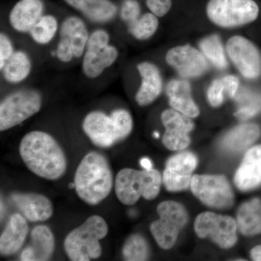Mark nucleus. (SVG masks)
Returning <instances> with one entry per match:
<instances>
[{
	"instance_id": "37",
	"label": "nucleus",
	"mask_w": 261,
	"mask_h": 261,
	"mask_svg": "<svg viewBox=\"0 0 261 261\" xmlns=\"http://www.w3.org/2000/svg\"><path fill=\"white\" fill-rule=\"evenodd\" d=\"M225 89H226V94L228 97L233 98L236 96L239 88V81L238 77L233 75H228L223 77Z\"/></svg>"
},
{
	"instance_id": "17",
	"label": "nucleus",
	"mask_w": 261,
	"mask_h": 261,
	"mask_svg": "<svg viewBox=\"0 0 261 261\" xmlns=\"http://www.w3.org/2000/svg\"><path fill=\"white\" fill-rule=\"evenodd\" d=\"M141 85L135 99L140 106H147L153 102L162 92L163 80L158 67L149 62H142L137 65Z\"/></svg>"
},
{
	"instance_id": "39",
	"label": "nucleus",
	"mask_w": 261,
	"mask_h": 261,
	"mask_svg": "<svg viewBox=\"0 0 261 261\" xmlns=\"http://www.w3.org/2000/svg\"><path fill=\"white\" fill-rule=\"evenodd\" d=\"M141 166L144 168V169H150L152 168V163L150 160L148 159H142L140 161Z\"/></svg>"
},
{
	"instance_id": "33",
	"label": "nucleus",
	"mask_w": 261,
	"mask_h": 261,
	"mask_svg": "<svg viewBox=\"0 0 261 261\" xmlns=\"http://www.w3.org/2000/svg\"><path fill=\"white\" fill-rule=\"evenodd\" d=\"M226 89L222 78L218 79L212 82L207 92V99L211 106L214 108L219 107L224 102Z\"/></svg>"
},
{
	"instance_id": "22",
	"label": "nucleus",
	"mask_w": 261,
	"mask_h": 261,
	"mask_svg": "<svg viewBox=\"0 0 261 261\" xmlns=\"http://www.w3.org/2000/svg\"><path fill=\"white\" fill-rule=\"evenodd\" d=\"M28 231V224L23 216L18 214H13L0 238L1 255L9 256L16 253L23 246Z\"/></svg>"
},
{
	"instance_id": "23",
	"label": "nucleus",
	"mask_w": 261,
	"mask_h": 261,
	"mask_svg": "<svg viewBox=\"0 0 261 261\" xmlns=\"http://www.w3.org/2000/svg\"><path fill=\"white\" fill-rule=\"evenodd\" d=\"M171 107L191 118L200 115V109L192 97L191 87L186 80L170 81L166 87Z\"/></svg>"
},
{
	"instance_id": "24",
	"label": "nucleus",
	"mask_w": 261,
	"mask_h": 261,
	"mask_svg": "<svg viewBox=\"0 0 261 261\" xmlns=\"http://www.w3.org/2000/svg\"><path fill=\"white\" fill-rule=\"evenodd\" d=\"M73 9L78 10L94 22L109 21L114 18L117 7L109 0H64Z\"/></svg>"
},
{
	"instance_id": "7",
	"label": "nucleus",
	"mask_w": 261,
	"mask_h": 261,
	"mask_svg": "<svg viewBox=\"0 0 261 261\" xmlns=\"http://www.w3.org/2000/svg\"><path fill=\"white\" fill-rule=\"evenodd\" d=\"M206 13L218 27L234 28L256 20L259 8L254 0H209Z\"/></svg>"
},
{
	"instance_id": "10",
	"label": "nucleus",
	"mask_w": 261,
	"mask_h": 261,
	"mask_svg": "<svg viewBox=\"0 0 261 261\" xmlns=\"http://www.w3.org/2000/svg\"><path fill=\"white\" fill-rule=\"evenodd\" d=\"M90 34L82 18L69 16L63 20L59 29L56 56L61 63H68L84 56Z\"/></svg>"
},
{
	"instance_id": "25",
	"label": "nucleus",
	"mask_w": 261,
	"mask_h": 261,
	"mask_svg": "<svg viewBox=\"0 0 261 261\" xmlns=\"http://www.w3.org/2000/svg\"><path fill=\"white\" fill-rule=\"evenodd\" d=\"M260 135L258 126L253 123H245L229 130L221 140V146L227 152H240L254 143Z\"/></svg>"
},
{
	"instance_id": "13",
	"label": "nucleus",
	"mask_w": 261,
	"mask_h": 261,
	"mask_svg": "<svg viewBox=\"0 0 261 261\" xmlns=\"http://www.w3.org/2000/svg\"><path fill=\"white\" fill-rule=\"evenodd\" d=\"M161 121L165 127L163 144L166 148L181 150L190 145V133L194 128L190 117L171 108L163 111Z\"/></svg>"
},
{
	"instance_id": "35",
	"label": "nucleus",
	"mask_w": 261,
	"mask_h": 261,
	"mask_svg": "<svg viewBox=\"0 0 261 261\" xmlns=\"http://www.w3.org/2000/svg\"><path fill=\"white\" fill-rule=\"evenodd\" d=\"M15 51L13 42L9 37L2 32L0 34V69L4 68L5 65L13 56Z\"/></svg>"
},
{
	"instance_id": "34",
	"label": "nucleus",
	"mask_w": 261,
	"mask_h": 261,
	"mask_svg": "<svg viewBox=\"0 0 261 261\" xmlns=\"http://www.w3.org/2000/svg\"><path fill=\"white\" fill-rule=\"evenodd\" d=\"M140 5L137 0H124L121 6V18L129 25L140 18Z\"/></svg>"
},
{
	"instance_id": "9",
	"label": "nucleus",
	"mask_w": 261,
	"mask_h": 261,
	"mask_svg": "<svg viewBox=\"0 0 261 261\" xmlns=\"http://www.w3.org/2000/svg\"><path fill=\"white\" fill-rule=\"evenodd\" d=\"M190 187L194 195L205 205L219 209L233 205V192L224 176L194 175Z\"/></svg>"
},
{
	"instance_id": "29",
	"label": "nucleus",
	"mask_w": 261,
	"mask_h": 261,
	"mask_svg": "<svg viewBox=\"0 0 261 261\" xmlns=\"http://www.w3.org/2000/svg\"><path fill=\"white\" fill-rule=\"evenodd\" d=\"M200 47L205 58L216 68L221 70L227 68V60L219 36L211 35L204 38L200 42Z\"/></svg>"
},
{
	"instance_id": "36",
	"label": "nucleus",
	"mask_w": 261,
	"mask_h": 261,
	"mask_svg": "<svg viewBox=\"0 0 261 261\" xmlns=\"http://www.w3.org/2000/svg\"><path fill=\"white\" fill-rule=\"evenodd\" d=\"M151 13L158 17L165 16L171 10L172 0H145Z\"/></svg>"
},
{
	"instance_id": "2",
	"label": "nucleus",
	"mask_w": 261,
	"mask_h": 261,
	"mask_svg": "<svg viewBox=\"0 0 261 261\" xmlns=\"http://www.w3.org/2000/svg\"><path fill=\"white\" fill-rule=\"evenodd\" d=\"M75 190L81 200L97 205L111 193L113 186L112 171L102 154L91 152L81 161L74 177Z\"/></svg>"
},
{
	"instance_id": "1",
	"label": "nucleus",
	"mask_w": 261,
	"mask_h": 261,
	"mask_svg": "<svg viewBox=\"0 0 261 261\" xmlns=\"http://www.w3.org/2000/svg\"><path fill=\"white\" fill-rule=\"evenodd\" d=\"M19 151L27 167L39 177L56 180L66 171L67 159L63 149L46 132H29L20 141Z\"/></svg>"
},
{
	"instance_id": "21",
	"label": "nucleus",
	"mask_w": 261,
	"mask_h": 261,
	"mask_svg": "<svg viewBox=\"0 0 261 261\" xmlns=\"http://www.w3.org/2000/svg\"><path fill=\"white\" fill-rule=\"evenodd\" d=\"M239 190L248 191L261 185V145L249 149L234 176Z\"/></svg>"
},
{
	"instance_id": "3",
	"label": "nucleus",
	"mask_w": 261,
	"mask_h": 261,
	"mask_svg": "<svg viewBox=\"0 0 261 261\" xmlns=\"http://www.w3.org/2000/svg\"><path fill=\"white\" fill-rule=\"evenodd\" d=\"M82 128L92 143L108 148L130 135L133 120L130 113L121 108L114 110L110 116L101 111H92L84 118Z\"/></svg>"
},
{
	"instance_id": "18",
	"label": "nucleus",
	"mask_w": 261,
	"mask_h": 261,
	"mask_svg": "<svg viewBox=\"0 0 261 261\" xmlns=\"http://www.w3.org/2000/svg\"><path fill=\"white\" fill-rule=\"evenodd\" d=\"M12 199L24 217L32 222H42L53 216L51 201L41 194L14 193Z\"/></svg>"
},
{
	"instance_id": "6",
	"label": "nucleus",
	"mask_w": 261,
	"mask_h": 261,
	"mask_svg": "<svg viewBox=\"0 0 261 261\" xmlns=\"http://www.w3.org/2000/svg\"><path fill=\"white\" fill-rule=\"evenodd\" d=\"M42 106V94L35 89H21L8 94L0 104V130L20 125L39 113Z\"/></svg>"
},
{
	"instance_id": "8",
	"label": "nucleus",
	"mask_w": 261,
	"mask_h": 261,
	"mask_svg": "<svg viewBox=\"0 0 261 261\" xmlns=\"http://www.w3.org/2000/svg\"><path fill=\"white\" fill-rule=\"evenodd\" d=\"M160 219L150 225V231L161 248L168 250L174 246L178 233L188 221V214L181 204L163 201L157 207Z\"/></svg>"
},
{
	"instance_id": "19",
	"label": "nucleus",
	"mask_w": 261,
	"mask_h": 261,
	"mask_svg": "<svg viewBox=\"0 0 261 261\" xmlns=\"http://www.w3.org/2000/svg\"><path fill=\"white\" fill-rule=\"evenodd\" d=\"M56 241L50 228L39 225L31 233V243L20 255L23 261H46L50 260L55 251Z\"/></svg>"
},
{
	"instance_id": "4",
	"label": "nucleus",
	"mask_w": 261,
	"mask_h": 261,
	"mask_svg": "<svg viewBox=\"0 0 261 261\" xmlns=\"http://www.w3.org/2000/svg\"><path fill=\"white\" fill-rule=\"evenodd\" d=\"M108 233L107 222L99 216H92L70 231L65 240V252L73 261H89L102 254L99 240Z\"/></svg>"
},
{
	"instance_id": "28",
	"label": "nucleus",
	"mask_w": 261,
	"mask_h": 261,
	"mask_svg": "<svg viewBox=\"0 0 261 261\" xmlns=\"http://www.w3.org/2000/svg\"><path fill=\"white\" fill-rule=\"evenodd\" d=\"M58 19L51 15H43L30 31L31 37L39 45L50 43L59 31Z\"/></svg>"
},
{
	"instance_id": "16",
	"label": "nucleus",
	"mask_w": 261,
	"mask_h": 261,
	"mask_svg": "<svg viewBox=\"0 0 261 261\" xmlns=\"http://www.w3.org/2000/svg\"><path fill=\"white\" fill-rule=\"evenodd\" d=\"M118 49L110 44H87L82 68L86 77L94 80L112 66L118 58Z\"/></svg>"
},
{
	"instance_id": "14",
	"label": "nucleus",
	"mask_w": 261,
	"mask_h": 261,
	"mask_svg": "<svg viewBox=\"0 0 261 261\" xmlns=\"http://www.w3.org/2000/svg\"><path fill=\"white\" fill-rule=\"evenodd\" d=\"M166 61L185 78L200 76L209 68L208 62L203 53L190 44L170 49L166 53Z\"/></svg>"
},
{
	"instance_id": "27",
	"label": "nucleus",
	"mask_w": 261,
	"mask_h": 261,
	"mask_svg": "<svg viewBox=\"0 0 261 261\" xmlns=\"http://www.w3.org/2000/svg\"><path fill=\"white\" fill-rule=\"evenodd\" d=\"M32 70V62L27 53L15 51L2 69L3 77L8 83L16 84L28 78Z\"/></svg>"
},
{
	"instance_id": "40",
	"label": "nucleus",
	"mask_w": 261,
	"mask_h": 261,
	"mask_svg": "<svg viewBox=\"0 0 261 261\" xmlns=\"http://www.w3.org/2000/svg\"><path fill=\"white\" fill-rule=\"evenodd\" d=\"M154 137H155V138H159V137H160L159 134L158 133V132H154Z\"/></svg>"
},
{
	"instance_id": "32",
	"label": "nucleus",
	"mask_w": 261,
	"mask_h": 261,
	"mask_svg": "<svg viewBox=\"0 0 261 261\" xmlns=\"http://www.w3.org/2000/svg\"><path fill=\"white\" fill-rule=\"evenodd\" d=\"M261 111V96L253 95L249 98L248 101L244 106L239 108L234 116L239 119H249L255 116Z\"/></svg>"
},
{
	"instance_id": "12",
	"label": "nucleus",
	"mask_w": 261,
	"mask_h": 261,
	"mask_svg": "<svg viewBox=\"0 0 261 261\" xmlns=\"http://www.w3.org/2000/svg\"><path fill=\"white\" fill-rule=\"evenodd\" d=\"M226 53L240 73L253 80L261 74V55L257 48L246 38L234 36L226 42Z\"/></svg>"
},
{
	"instance_id": "20",
	"label": "nucleus",
	"mask_w": 261,
	"mask_h": 261,
	"mask_svg": "<svg viewBox=\"0 0 261 261\" xmlns=\"http://www.w3.org/2000/svg\"><path fill=\"white\" fill-rule=\"evenodd\" d=\"M42 0H19L10 10V27L15 32L29 33L44 13Z\"/></svg>"
},
{
	"instance_id": "30",
	"label": "nucleus",
	"mask_w": 261,
	"mask_h": 261,
	"mask_svg": "<svg viewBox=\"0 0 261 261\" xmlns=\"http://www.w3.org/2000/svg\"><path fill=\"white\" fill-rule=\"evenodd\" d=\"M158 18L152 13L141 15L135 22L128 25V32L138 40H147L157 32L159 25Z\"/></svg>"
},
{
	"instance_id": "15",
	"label": "nucleus",
	"mask_w": 261,
	"mask_h": 261,
	"mask_svg": "<svg viewBox=\"0 0 261 261\" xmlns=\"http://www.w3.org/2000/svg\"><path fill=\"white\" fill-rule=\"evenodd\" d=\"M197 164V157L190 152H181L170 158L163 176V183L168 191L187 190L191 184L192 172Z\"/></svg>"
},
{
	"instance_id": "5",
	"label": "nucleus",
	"mask_w": 261,
	"mask_h": 261,
	"mask_svg": "<svg viewBox=\"0 0 261 261\" xmlns=\"http://www.w3.org/2000/svg\"><path fill=\"white\" fill-rule=\"evenodd\" d=\"M161 183V173L153 168L142 171L123 168L116 175L115 192L121 203L132 205L138 202L141 197L147 200L156 198Z\"/></svg>"
},
{
	"instance_id": "26",
	"label": "nucleus",
	"mask_w": 261,
	"mask_h": 261,
	"mask_svg": "<svg viewBox=\"0 0 261 261\" xmlns=\"http://www.w3.org/2000/svg\"><path fill=\"white\" fill-rule=\"evenodd\" d=\"M238 226L245 236L261 232V201L259 199L245 202L238 213Z\"/></svg>"
},
{
	"instance_id": "11",
	"label": "nucleus",
	"mask_w": 261,
	"mask_h": 261,
	"mask_svg": "<svg viewBox=\"0 0 261 261\" xmlns=\"http://www.w3.org/2000/svg\"><path fill=\"white\" fill-rule=\"evenodd\" d=\"M194 227L199 238H210L221 248H230L238 240V224L230 216L212 212L202 213L196 218Z\"/></svg>"
},
{
	"instance_id": "31",
	"label": "nucleus",
	"mask_w": 261,
	"mask_h": 261,
	"mask_svg": "<svg viewBox=\"0 0 261 261\" xmlns=\"http://www.w3.org/2000/svg\"><path fill=\"white\" fill-rule=\"evenodd\" d=\"M123 255L126 260H147L149 255L148 244L141 235H132L123 245Z\"/></svg>"
},
{
	"instance_id": "38",
	"label": "nucleus",
	"mask_w": 261,
	"mask_h": 261,
	"mask_svg": "<svg viewBox=\"0 0 261 261\" xmlns=\"http://www.w3.org/2000/svg\"><path fill=\"white\" fill-rule=\"evenodd\" d=\"M252 260L261 261V245L254 247L250 252Z\"/></svg>"
}]
</instances>
